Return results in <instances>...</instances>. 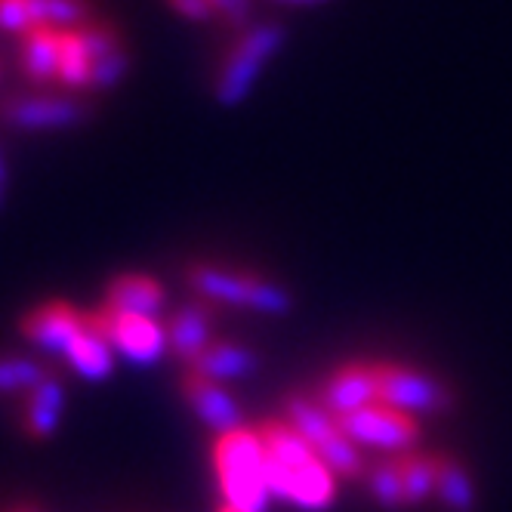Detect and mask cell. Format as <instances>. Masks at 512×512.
I'll return each mask as SVG.
<instances>
[{
	"instance_id": "obj_1",
	"label": "cell",
	"mask_w": 512,
	"mask_h": 512,
	"mask_svg": "<svg viewBox=\"0 0 512 512\" xmlns=\"http://www.w3.org/2000/svg\"><path fill=\"white\" fill-rule=\"evenodd\" d=\"M260 438L266 448V466H269V485L278 500H287L303 512H327L337 503V485L340 479L327 466L306 438L290 426L284 417L263 420Z\"/></svg>"
},
{
	"instance_id": "obj_2",
	"label": "cell",
	"mask_w": 512,
	"mask_h": 512,
	"mask_svg": "<svg viewBox=\"0 0 512 512\" xmlns=\"http://www.w3.org/2000/svg\"><path fill=\"white\" fill-rule=\"evenodd\" d=\"M210 463L216 472L223 503L247 512H266L275 494L269 485V466H266V448L260 429L241 426L235 432L216 435V442L210 448Z\"/></svg>"
},
{
	"instance_id": "obj_3",
	"label": "cell",
	"mask_w": 512,
	"mask_h": 512,
	"mask_svg": "<svg viewBox=\"0 0 512 512\" xmlns=\"http://www.w3.org/2000/svg\"><path fill=\"white\" fill-rule=\"evenodd\" d=\"M186 284L192 294L201 300H210L213 306H235L256 315H290L297 306L294 290L287 284L263 275V272H247L232 269L219 263H192L186 269Z\"/></svg>"
},
{
	"instance_id": "obj_4",
	"label": "cell",
	"mask_w": 512,
	"mask_h": 512,
	"mask_svg": "<svg viewBox=\"0 0 512 512\" xmlns=\"http://www.w3.org/2000/svg\"><path fill=\"white\" fill-rule=\"evenodd\" d=\"M287 44V28L281 22H253L241 28L235 44L226 50L223 62L216 68L213 99L219 108H238L263 78L269 62Z\"/></svg>"
},
{
	"instance_id": "obj_5",
	"label": "cell",
	"mask_w": 512,
	"mask_h": 512,
	"mask_svg": "<svg viewBox=\"0 0 512 512\" xmlns=\"http://www.w3.org/2000/svg\"><path fill=\"white\" fill-rule=\"evenodd\" d=\"M281 417L306 438L309 448L334 469L340 482H355L368 472L361 448L346 435L340 417L321 405L315 392H287L281 401Z\"/></svg>"
},
{
	"instance_id": "obj_6",
	"label": "cell",
	"mask_w": 512,
	"mask_h": 512,
	"mask_svg": "<svg viewBox=\"0 0 512 512\" xmlns=\"http://www.w3.org/2000/svg\"><path fill=\"white\" fill-rule=\"evenodd\" d=\"M380 371V401L414 414V417H445L457 408L454 389L423 368L405 361H377Z\"/></svg>"
},
{
	"instance_id": "obj_7",
	"label": "cell",
	"mask_w": 512,
	"mask_h": 512,
	"mask_svg": "<svg viewBox=\"0 0 512 512\" xmlns=\"http://www.w3.org/2000/svg\"><path fill=\"white\" fill-rule=\"evenodd\" d=\"M93 115V102L75 93H19L0 102V121L19 133L75 130Z\"/></svg>"
},
{
	"instance_id": "obj_8",
	"label": "cell",
	"mask_w": 512,
	"mask_h": 512,
	"mask_svg": "<svg viewBox=\"0 0 512 512\" xmlns=\"http://www.w3.org/2000/svg\"><path fill=\"white\" fill-rule=\"evenodd\" d=\"M340 423L358 448H371V451H383V454L417 451L420 438H423L420 417L398 411V408L386 405V401H374L368 408H358V411L340 417Z\"/></svg>"
},
{
	"instance_id": "obj_9",
	"label": "cell",
	"mask_w": 512,
	"mask_h": 512,
	"mask_svg": "<svg viewBox=\"0 0 512 512\" xmlns=\"http://www.w3.org/2000/svg\"><path fill=\"white\" fill-rule=\"evenodd\" d=\"M90 321L115 346V352H121L133 364H142V368H152L170 352L167 327L152 315H124L102 306L99 312H90Z\"/></svg>"
},
{
	"instance_id": "obj_10",
	"label": "cell",
	"mask_w": 512,
	"mask_h": 512,
	"mask_svg": "<svg viewBox=\"0 0 512 512\" xmlns=\"http://www.w3.org/2000/svg\"><path fill=\"white\" fill-rule=\"evenodd\" d=\"M318 401L334 417H346L358 408L380 401V371L377 361H346L331 371L318 386Z\"/></svg>"
},
{
	"instance_id": "obj_11",
	"label": "cell",
	"mask_w": 512,
	"mask_h": 512,
	"mask_svg": "<svg viewBox=\"0 0 512 512\" xmlns=\"http://www.w3.org/2000/svg\"><path fill=\"white\" fill-rule=\"evenodd\" d=\"M179 392L186 398V405L192 408V414L216 435H226V432H235L244 423V411L241 405L232 398V392L216 383V380H207L195 371H182L179 377Z\"/></svg>"
},
{
	"instance_id": "obj_12",
	"label": "cell",
	"mask_w": 512,
	"mask_h": 512,
	"mask_svg": "<svg viewBox=\"0 0 512 512\" xmlns=\"http://www.w3.org/2000/svg\"><path fill=\"white\" fill-rule=\"evenodd\" d=\"M213 324H216V312H213V303L210 300H189L182 303L167 321V346H170V355L192 368V364L210 349V343L216 340L213 337Z\"/></svg>"
},
{
	"instance_id": "obj_13",
	"label": "cell",
	"mask_w": 512,
	"mask_h": 512,
	"mask_svg": "<svg viewBox=\"0 0 512 512\" xmlns=\"http://www.w3.org/2000/svg\"><path fill=\"white\" fill-rule=\"evenodd\" d=\"M84 327H87L84 312H78L65 300H50L44 306H34L22 318L19 331L31 346H38L44 352H65L71 343L78 340V334L84 331Z\"/></svg>"
},
{
	"instance_id": "obj_14",
	"label": "cell",
	"mask_w": 512,
	"mask_h": 512,
	"mask_svg": "<svg viewBox=\"0 0 512 512\" xmlns=\"http://www.w3.org/2000/svg\"><path fill=\"white\" fill-rule=\"evenodd\" d=\"M65 414V383L59 374H47L31 392H25L22 429L31 442H47L56 435Z\"/></svg>"
},
{
	"instance_id": "obj_15",
	"label": "cell",
	"mask_w": 512,
	"mask_h": 512,
	"mask_svg": "<svg viewBox=\"0 0 512 512\" xmlns=\"http://www.w3.org/2000/svg\"><path fill=\"white\" fill-rule=\"evenodd\" d=\"M263 368V355L244 346V343H232V340H213L210 349L192 364L189 371L216 380V383H232V380H244L253 377Z\"/></svg>"
},
{
	"instance_id": "obj_16",
	"label": "cell",
	"mask_w": 512,
	"mask_h": 512,
	"mask_svg": "<svg viewBox=\"0 0 512 512\" xmlns=\"http://www.w3.org/2000/svg\"><path fill=\"white\" fill-rule=\"evenodd\" d=\"M105 309L158 318V312L164 309V287L145 272H124L105 287Z\"/></svg>"
},
{
	"instance_id": "obj_17",
	"label": "cell",
	"mask_w": 512,
	"mask_h": 512,
	"mask_svg": "<svg viewBox=\"0 0 512 512\" xmlns=\"http://www.w3.org/2000/svg\"><path fill=\"white\" fill-rule=\"evenodd\" d=\"M62 28H34L19 44V68L31 84H59Z\"/></svg>"
},
{
	"instance_id": "obj_18",
	"label": "cell",
	"mask_w": 512,
	"mask_h": 512,
	"mask_svg": "<svg viewBox=\"0 0 512 512\" xmlns=\"http://www.w3.org/2000/svg\"><path fill=\"white\" fill-rule=\"evenodd\" d=\"M438 460V479H435V500L445 512H479V488H475L472 469L448 454L435 451Z\"/></svg>"
},
{
	"instance_id": "obj_19",
	"label": "cell",
	"mask_w": 512,
	"mask_h": 512,
	"mask_svg": "<svg viewBox=\"0 0 512 512\" xmlns=\"http://www.w3.org/2000/svg\"><path fill=\"white\" fill-rule=\"evenodd\" d=\"M62 355L68 361V368L90 383H102L115 371V346L102 337V331L90 321V315H87V327L78 334V340Z\"/></svg>"
},
{
	"instance_id": "obj_20",
	"label": "cell",
	"mask_w": 512,
	"mask_h": 512,
	"mask_svg": "<svg viewBox=\"0 0 512 512\" xmlns=\"http://www.w3.org/2000/svg\"><path fill=\"white\" fill-rule=\"evenodd\" d=\"M364 482H368L371 500H374L383 512L411 509V506H408V494H405V479H401V457H398V454H392V457L374 463L368 472H364Z\"/></svg>"
},
{
	"instance_id": "obj_21",
	"label": "cell",
	"mask_w": 512,
	"mask_h": 512,
	"mask_svg": "<svg viewBox=\"0 0 512 512\" xmlns=\"http://www.w3.org/2000/svg\"><path fill=\"white\" fill-rule=\"evenodd\" d=\"M90 50L84 44L81 25L78 28H62V59H59V84L71 93H87L90 78Z\"/></svg>"
},
{
	"instance_id": "obj_22",
	"label": "cell",
	"mask_w": 512,
	"mask_h": 512,
	"mask_svg": "<svg viewBox=\"0 0 512 512\" xmlns=\"http://www.w3.org/2000/svg\"><path fill=\"white\" fill-rule=\"evenodd\" d=\"M401 457V479H405L408 506H423L435 497V479H438V460L426 451H408Z\"/></svg>"
},
{
	"instance_id": "obj_23",
	"label": "cell",
	"mask_w": 512,
	"mask_h": 512,
	"mask_svg": "<svg viewBox=\"0 0 512 512\" xmlns=\"http://www.w3.org/2000/svg\"><path fill=\"white\" fill-rule=\"evenodd\" d=\"M38 28H78L93 19L90 0H28Z\"/></svg>"
},
{
	"instance_id": "obj_24",
	"label": "cell",
	"mask_w": 512,
	"mask_h": 512,
	"mask_svg": "<svg viewBox=\"0 0 512 512\" xmlns=\"http://www.w3.org/2000/svg\"><path fill=\"white\" fill-rule=\"evenodd\" d=\"M50 371L25 355H0V395L31 392Z\"/></svg>"
},
{
	"instance_id": "obj_25",
	"label": "cell",
	"mask_w": 512,
	"mask_h": 512,
	"mask_svg": "<svg viewBox=\"0 0 512 512\" xmlns=\"http://www.w3.org/2000/svg\"><path fill=\"white\" fill-rule=\"evenodd\" d=\"M130 53L127 47L112 53V56H102V59H93L90 65V78H87V93H105V90H115L127 75H130Z\"/></svg>"
},
{
	"instance_id": "obj_26",
	"label": "cell",
	"mask_w": 512,
	"mask_h": 512,
	"mask_svg": "<svg viewBox=\"0 0 512 512\" xmlns=\"http://www.w3.org/2000/svg\"><path fill=\"white\" fill-rule=\"evenodd\" d=\"M81 34H84V44L90 50V59H102V56H112V53L124 50V38H121L118 25H112V22L90 19L81 25Z\"/></svg>"
},
{
	"instance_id": "obj_27",
	"label": "cell",
	"mask_w": 512,
	"mask_h": 512,
	"mask_svg": "<svg viewBox=\"0 0 512 512\" xmlns=\"http://www.w3.org/2000/svg\"><path fill=\"white\" fill-rule=\"evenodd\" d=\"M34 28H38V22H34L28 0H0V31L25 38V34Z\"/></svg>"
},
{
	"instance_id": "obj_28",
	"label": "cell",
	"mask_w": 512,
	"mask_h": 512,
	"mask_svg": "<svg viewBox=\"0 0 512 512\" xmlns=\"http://www.w3.org/2000/svg\"><path fill=\"white\" fill-rule=\"evenodd\" d=\"M213 4H216V19H223L229 28H247L253 0H213Z\"/></svg>"
},
{
	"instance_id": "obj_29",
	"label": "cell",
	"mask_w": 512,
	"mask_h": 512,
	"mask_svg": "<svg viewBox=\"0 0 512 512\" xmlns=\"http://www.w3.org/2000/svg\"><path fill=\"white\" fill-rule=\"evenodd\" d=\"M167 4L189 22H210L216 19V4L213 0H167Z\"/></svg>"
},
{
	"instance_id": "obj_30",
	"label": "cell",
	"mask_w": 512,
	"mask_h": 512,
	"mask_svg": "<svg viewBox=\"0 0 512 512\" xmlns=\"http://www.w3.org/2000/svg\"><path fill=\"white\" fill-rule=\"evenodd\" d=\"M7 189H10V167H7L4 149H0V207L7 204Z\"/></svg>"
},
{
	"instance_id": "obj_31",
	"label": "cell",
	"mask_w": 512,
	"mask_h": 512,
	"mask_svg": "<svg viewBox=\"0 0 512 512\" xmlns=\"http://www.w3.org/2000/svg\"><path fill=\"white\" fill-rule=\"evenodd\" d=\"M275 4H287V7H318V4H331V0H275Z\"/></svg>"
},
{
	"instance_id": "obj_32",
	"label": "cell",
	"mask_w": 512,
	"mask_h": 512,
	"mask_svg": "<svg viewBox=\"0 0 512 512\" xmlns=\"http://www.w3.org/2000/svg\"><path fill=\"white\" fill-rule=\"evenodd\" d=\"M7 512H44L41 506H34V503H16L13 509H7Z\"/></svg>"
},
{
	"instance_id": "obj_33",
	"label": "cell",
	"mask_w": 512,
	"mask_h": 512,
	"mask_svg": "<svg viewBox=\"0 0 512 512\" xmlns=\"http://www.w3.org/2000/svg\"><path fill=\"white\" fill-rule=\"evenodd\" d=\"M216 512H247V509H238V506H229V503H219Z\"/></svg>"
}]
</instances>
